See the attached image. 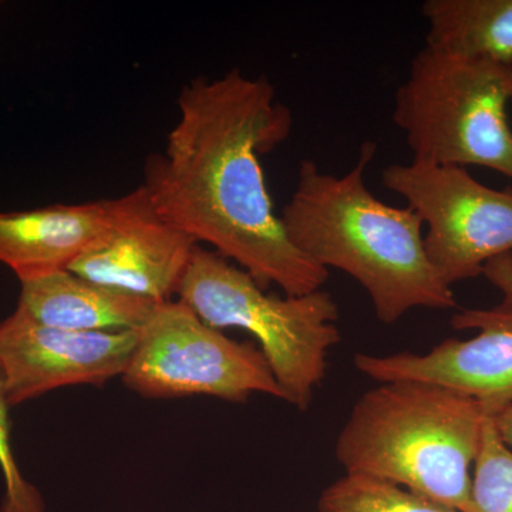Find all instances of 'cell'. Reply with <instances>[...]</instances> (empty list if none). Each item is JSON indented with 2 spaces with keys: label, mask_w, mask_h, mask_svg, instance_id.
Instances as JSON below:
<instances>
[{
  "label": "cell",
  "mask_w": 512,
  "mask_h": 512,
  "mask_svg": "<svg viewBox=\"0 0 512 512\" xmlns=\"http://www.w3.org/2000/svg\"><path fill=\"white\" fill-rule=\"evenodd\" d=\"M163 153L151 154L143 188L161 220L285 295L319 291L328 269L293 247L275 212L259 157L291 133V111L266 77L239 69L197 77L177 100Z\"/></svg>",
  "instance_id": "cell-1"
},
{
  "label": "cell",
  "mask_w": 512,
  "mask_h": 512,
  "mask_svg": "<svg viewBox=\"0 0 512 512\" xmlns=\"http://www.w3.org/2000/svg\"><path fill=\"white\" fill-rule=\"evenodd\" d=\"M376 150L373 141L363 143L355 167L343 175L303 160L279 215L286 235L315 264L359 282L384 325L417 308L454 309L453 288L444 284L424 248L419 215L407 205L380 201L367 187L366 170Z\"/></svg>",
  "instance_id": "cell-2"
},
{
  "label": "cell",
  "mask_w": 512,
  "mask_h": 512,
  "mask_svg": "<svg viewBox=\"0 0 512 512\" xmlns=\"http://www.w3.org/2000/svg\"><path fill=\"white\" fill-rule=\"evenodd\" d=\"M487 410L439 384L397 380L360 397L335 453L345 474L399 485L464 512Z\"/></svg>",
  "instance_id": "cell-3"
},
{
  "label": "cell",
  "mask_w": 512,
  "mask_h": 512,
  "mask_svg": "<svg viewBox=\"0 0 512 512\" xmlns=\"http://www.w3.org/2000/svg\"><path fill=\"white\" fill-rule=\"evenodd\" d=\"M512 67L424 45L394 93L414 163L481 167L512 180Z\"/></svg>",
  "instance_id": "cell-4"
},
{
  "label": "cell",
  "mask_w": 512,
  "mask_h": 512,
  "mask_svg": "<svg viewBox=\"0 0 512 512\" xmlns=\"http://www.w3.org/2000/svg\"><path fill=\"white\" fill-rule=\"evenodd\" d=\"M177 296L212 328L251 333L285 402L309 409L329 350L342 339L338 303L329 292L269 295L247 271L198 245Z\"/></svg>",
  "instance_id": "cell-5"
},
{
  "label": "cell",
  "mask_w": 512,
  "mask_h": 512,
  "mask_svg": "<svg viewBox=\"0 0 512 512\" xmlns=\"http://www.w3.org/2000/svg\"><path fill=\"white\" fill-rule=\"evenodd\" d=\"M121 380L147 399L210 396L242 403L261 393L285 402L261 350L229 339L180 299L158 303L138 330Z\"/></svg>",
  "instance_id": "cell-6"
},
{
  "label": "cell",
  "mask_w": 512,
  "mask_h": 512,
  "mask_svg": "<svg viewBox=\"0 0 512 512\" xmlns=\"http://www.w3.org/2000/svg\"><path fill=\"white\" fill-rule=\"evenodd\" d=\"M382 183L426 225L427 256L450 288L483 276L491 259L512 254V187H488L467 168L414 161L387 165Z\"/></svg>",
  "instance_id": "cell-7"
},
{
  "label": "cell",
  "mask_w": 512,
  "mask_h": 512,
  "mask_svg": "<svg viewBox=\"0 0 512 512\" xmlns=\"http://www.w3.org/2000/svg\"><path fill=\"white\" fill-rule=\"evenodd\" d=\"M134 332H76L42 325L16 308L0 322V373L10 407L70 386L121 377L136 349Z\"/></svg>",
  "instance_id": "cell-8"
},
{
  "label": "cell",
  "mask_w": 512,
  "mask_h": 512,
  "mask_svg": "<svg viewBox=\"0 0 512 512\" xmlns=\"http://www.w3.org/2000/svg\"><path fill=\"white\" fill-rule=\"evenodd\" d=\"M456 330H477L473 338L446 339L424 355L357 353L353 363L377 383L417 380L439 384L476 399L488 413L512 404V309H464L451 318Z\"/></svg>",
  "instance_id": "cell-9"
},
{
  "label": "cell",
  "mask_w": 512,
  "mask_h": 512,
  "mask_svg": "<svg viewBox=\"0 0 512 512\" xmlns=\"http://www.w3.org/2000/svg\"><path fill=\"white\" fill-rule=\"evenodd\" d=\"M197 247L194 238L158 217L146 192L136 210L69 271L120 292L167 302L177 295Z\"/></svg>",
  "instance_id": "cell-10"
},
{
  "label": "cell",
  "mask_w": 512,
  "mask_h": 512,
  "mask_svg": "<svg viewBox=\"0 0 512 512\" xmlns=\"http://www.w3.org/2000/svg\"><path fill=\"white\" fill-rule=\"evenodd\" d=\"M144 194L138 187L110 200L0 212V264L20 282L69 271L136 210Z\"/></svg>",
  "instance_id": "cell-11"
},
{
  "label": "cell",
  "mask_w": 512,
  "mask_h": 512,
  "mask_svg": "<svg viewBox=\"0 0 512 512\" xmlns=\"http://www.w3.org/2000/svg\"><path fill=\"white\" fill-rule=\"evenodd\" d=\"M157 302L89 281L72 271L20 282L18 309L29 318L76 332H134L153 316Z\"/></svg>",
  "instance_id": "cell-12"
},
{
  "label": "cell",
  "mask_w": 512,
  "mask_h": 512,
  "mask_svg": "<svg viewBox=\"0 0 512 512\" xmlns=\"http://www.w3.org/2000/svg\"><path fill=\"white\" fill-rule=\"evenodd\" d=\"M426 43L512 67V0H426Z\"/></svg>",
  "instance_id": "cell-13"
},
{
  "label": "cell",
  "mask_w": 512,
  "mask_h": 512,
  "mask_svg": "<svg viewBox=\"0 0 512 512\" xmlns=\"http://www.w3.org/2000/svg\"><path fill=\"white\" fill-rule=\"evenodd\" d=\"M319 512H460L399 485L345 474L319 495Z\"/></svg>",
  "instance_id": "cell-14"
},
{
  "label": "cell",
  "mask_w": 512,
  "mask_h": 512,
  "mask_svg": "<svg viewBox=\"0 0 512 512\" xmlns=\"http://www.w3.org/2000/svg\"><path fill=\"white\" fill-rule=\"evenodd\" d=\"M464 512H512V450L498 436L488 412Z\"/></svg>",
  "instance_id": "cell-15"
},
{
  "label": "cell",
  "mask_w": 512,
  "mask_h": 512,
  "mask_svg": "<svg viewBox=\"0 0 512 512\" xmlns=\"http://www.w3.org/2000/svg\"><path fill=\"white\" fill-rule=\"evenodd\" d=\"M10 404L0 373V473L5 481L0 512H46L45 500L35 485L26 480L12 447Z\"/></svg>",
  "instance_id": "cell-16"
},
{
  "label": "cell",
  "mask_w": 512,
  "mask_h": 512,
  "mask_svg": "<svg viewBox=\"0 0 512 512\" xmlns=\"http://www.w3.org/2000/svg\"><path fill=\"white\" fill-rule=\"evenodd\" d=\"M483 276L500 291V306L512 309V254H504L485 264Z\"/></svg>",
  "instance_id": "cell-17"
},
{
  "label": "cell",
  "mask_w": 512,
  "mask_h": 512,
  "mask_svg": "<svg viewBox=\"0 0 512 512\" xmlns=\"http://www.w3.org/2000/svg\"><path fill=\"white\" fill-rule=\"evenodd\" d=\"M491 417H493L498 436L512 450V404L498 410L497 413L491 414Z\"/></svg>",
  "instance_id": "cell-18"
},
{
  "label": "cell",
  "mask_w": 512,
  "mask_h": 512,
  "mask_svg": "<svg viewBox=\"0 0 512 512\" xmlns=\"http://www.w3.org/2000/svg\"><path fill=\"white\" fill-rule=\"evenodd\" d=\"M511 104H512V101H511Z\"/></svg>",
  "instance_id": "cell-19"
}]
</instances>
